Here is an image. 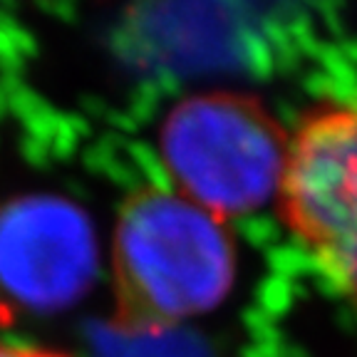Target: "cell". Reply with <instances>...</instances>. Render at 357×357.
I'll list each match as a JSON object with an SVG mask.
<instances>
[{
  "instance_id": "1",
  "label": "cell",
  "mask_w": 357,
  "mask_h": 357,
  "mask_svg": "<svg viewBox=\"0 0 357 357\" xmlns=\"http://www.w3.org/2000/svg\"><path fill=\"white\" fill-rule=\"evenodd\" d=\"M238 241L229 218L169 184L124 196L109 236L114 320L156 333L211 315L238 283Z\"/></svg>"
},
{
  "instance_id": "2",
  "label": "cell",
  "mask_w": 357,
  "mask_h": 357,
  "mask_svg": "<svg viewBox=\"0 0 357 357\" xmlns=\"http://www.w3.org/2000/svg\"><path fill=\"white\" fill-rule=\"evenodd\" d=\"M288 139L258 100L201 92L164 114L156 149L172 189L231 221L275 201Z\"/></svg>"
},
{
  "instance_id": "3",
  "label": "cell",
  "mask_w": 357,
  "mask_h": 357,
  "mask_svg": "<svg viewBox=\"0 0 357 357\" xmlns=\"http://www.w3.org/2000/svg\"><path fill=\"white\" fill-rule=\"evenodd\" d=\"M275 208L312 271L357 315V102H318L290 132Z\"/></svg>"
},
{
  "instance_id": "4",
  "label": "cell",
  "mask_w": 357,
  "mask_h": 357,
  "mask_svg": "<svg viewBox=\"0 0 357 357\" xmlns=\"http://www.w3.org/2000/svg\"><path fill=\"white\" fill-rule=\"evenodd\" d=\"M100 266L95 226L60 194H22L0 204V301L28 312L73 305Z\"/></svg>"
},
{
  "instance_id": "5",
  "label": "cell",
  "mask_w": 357,
  "mask_h": 357,
  "mask_svg": "<svg viewBox=\"0 0 357 357\" xmlns=\"http://www.w3.org/2000/svg\"><path fill=\"white\" fill-rule=\"evenodd\" d=\"M0 357H73V355L47 345H35V342L0 340Z\"/></svg>"
}]
</instances>
